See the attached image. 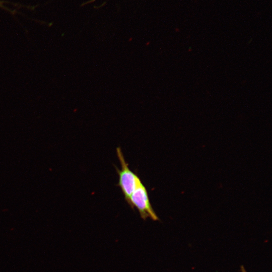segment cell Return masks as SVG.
<instances>
[{"label":"cell","mask_w":272,"mask_h":272,"mask_svg":"<svg viewBox=\"0 0 272 272\" xmlns=\"http://www.w3.org/2000/svg\"><path fill=\"white\" fill-rule=\"evenodd\" d=\"M116 153L121 164L120 170L116 168L119 177L118 186L124 195L125 200L128 203L130 197L141 179L129 169L128 164L125 161L119 147L117 148Z\"/></svg>","instance_id":"obj_1"},{"label":"cell","mask_w":272,"mask_h":272,"mask_svg":"<svg viewBox=\"0 0 272 272\" xmlns=\"http://www.w3.org/2000/svg\"><path fill=\"white\" fill-rule=\"evenodd\" d=\"M128 204L131 208L135 207L138 210L143 220L148 218L154 221L158 220L150 201L147 190L141 180L131 194Z\"/></svg>","instance_id":"obj_2"},{"label":"cell","mask_w":272,"mask_h":272,"mask_svg":"<svg viewBox=\"0 0 272 272\" xmlns=\"http://www.w3.org/2000/svg\"><path fill=\"white\" fill-rule=\"evenodd\" d=\"M241 269L242 272H246V270L245 269L244 267L243 266H241Z\"/></svg>","instance_id":"obj_3"}]
</instances>
